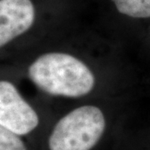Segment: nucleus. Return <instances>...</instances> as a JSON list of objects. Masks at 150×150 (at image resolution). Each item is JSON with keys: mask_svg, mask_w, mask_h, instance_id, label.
Segmentation results:
<instances>
[{"mask_svg": "<svg viewBox=\"0 0 150 150\" xmlns=\"http://www.w3.org/2000/svg\"><path fill=\"white\" fill-rule=\"evenodd\" d=\"M28 74L37 88L53 96L83 97L91 93L96 83L85 63L61 52L40 55L28 67Z\"/></svg>", "mask_w": 150, "mask_h": 150, "instance_id": "nucleus-1", "label": "nucleus"}, {"mask_svg": "<svg viewBox=\"0 0 150 150\" xmlns=\"http://www.w3.org/2000/svg\"><path fill=\"white\" fill-rule=\"evenodd\" d=\"M106 129L102 110L94 105L73 109L55 124L48 138L49 150H91Z\"/></svg>", "mask_w": 150, "mask_h": 150, "instance_id": "nucleus-2", "label": "nucleus"}, {"mask_svg": "<svg viewBox=\"0 0 150 150\" xmlns=\"http://www.w3.org/2000/svg\"><path fill=\"white\" fill-rule=\"evenodd\" d=\"M39 118L36 111L21 96L11 82H0V126L19 136L37 128Z\"/></svg>", "mask_w": 150, "mask_h": 150, "instance_id": "nucleus-3", "label": "nucleus"}, {"mask_svg": "<svg viewBox=\"0 0 150 150\" xmlns=\"http://www.w3.org/2000/svg\"><path fill=\"white\" fill-rule=\"evenodd\" d=\"M37 9L32 0H0V46H6L33 27Z\"/></svg>", "mask_w": 150, "mask_h": 150, "instance_id": "nucleus-4", "label": "nucleus"}, {"mask_svg": "<svg viewBox=\"0 0 150 150\" xmlns=\"http://www.w3.org/2000/svg\"><path fill=\"white\" fill-rule=\"evenodd\" d=\"M118 13L124 16L145 19L150 18V0H110Z\"/></svg>", "mask_w": 150, "mask_h": 150, "instance_id": "nucleus-5", "label": "nucleus"}, {"mask_svg": "<svg viewBox=\"0 0 150 150\" xmlns=\"http://www.w3.org/2000/svg\"><path fill=\"white\" fill-rule=\"evenodd\" d=\"M0 150H27L19 135L0 126Z\"/></svg>", "mask_w": 150, "mask_h": 150, "instance_id": "nucleus-6", "label": "nucleus"}]
</instances>
